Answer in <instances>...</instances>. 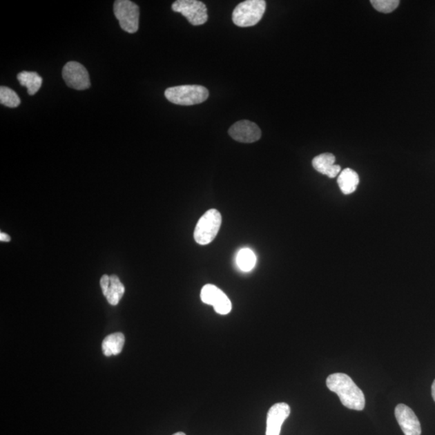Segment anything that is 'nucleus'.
Masks as SVG:
<instances>
[{
	"label": "nucleus",
	"mask_w": 435,
	"mask_h": 435,
	"mask_svg": "<svg viewBox=\"0 0 435 435\" xmlns=\"http://www.w3.org/2000/svg\"><path fill=\"white\" fill-rule=\"evenodd\" d=\"M327 386L336 394L345 407L361 411L365 407V396L349 376L334 374L327 377Z\"/></svg>",
	"instance_id": "f257e3e1"
},
{
	"label": "nucleus",
	"mask_w": 435,
	"mask_h": 435,
	"mask_svg": "<svg viewBox=\"0 0 435 435\" xmlns=\"http://www.w3.org/2000/svg\"><path fill=\"white\" fill-rule=\"evenodd\" d=\"M164 96L171 103L181 106H193L203 103L208 97L209 91L204 86L197 85H185L169 87Z\"/></svg>",
	"instance_id": "f03ea898"
},
{
	"label": "nucleus",
	"mask_w": 435,
	"mask_h": 435,
	"mask_svg": "<svg viewBox=\"0 0 435 435\" xmlns=\"http://www.w3.org/2000/svg\"><path fill=\"white\" fill-rule=\"evenodd\" d=\"M265 9L264 0H246L236 6L232 13V21L239 27L254 26L262 19Z\"/></svg>",
	"instance_id": "7ed1b4c3"
},
{
	"label": "nucleus",
	"mask_w": 435,
	"mask_h": 435,
	"mask_svg": "<svg viewBox=\"0 0 435 435\" xmlns=\"http://www.w3.org/2000/svg\"><path fill=\"white\" fill-rule=\"evenodd\" d=\"M222 224V216L219 211H207L198 220L193 237L198 244L206 245L215 239Z\"/></svg>",
	"instance_id": "20e7f679"
},
{
	"label": "nucleus",
	"mask_w": 435,
	"mask_h": 435,
	"mask_svg": "<svg viewBox=\"0 0 435 435\" xmlns=\"http://www.w3.org/2000/svg\"><path fill=\"white\" fill-rule=\"evenodd\" d=\"M114 13L123 30L128 33L137 32L139 8L137 4L129 0H117L114 3Z\"/></svg>",
	"instance_id": "39448f33"
},
{
	"label": "nucleus",
	"mask_w": 435,
	"mask_h": 435,
	"mask_svg": "<svg viewBox=\"0 0 435 435\" xmlns=\"http://www.w3.org/2000/svg\"><path fill=\"white\" fill-rule=\"evenodd\" d=\"M172 9L181 13L193 26H202L208 19L206 5L197 0H177L173 3Z\"/></svg>",
	"instance_id": "423d86ee"
},
{
	"label": "nucleus",
	"mask_w": 435,
	"mask_h": 435,
	"mask_svg": "<svg viewBox=\"0 0 435 435\" xmlns=\"http://www.w3.org/2000/svg\"><path fill=\"white\" fill-rule=\"evenodd\" d=\"M62 77L70 88L84 90L90 88V81L88 71L77 61H70L63 68Z\"/></svg>",
	"instance_id": "0eeeda50"
},
{
	"label": "nucleus",
	"mask_w": 435,
	"mask_h": 435,
	"mask_svg": "<svg viewBox=\"0 0 435 435\" xmlns=\"http://www.w3.org/2000/svg\"><path fill=\"white\" fill-rule=\"evenodd\" d=\"M202 302L211 304L218 313L225 316L231 311L232 304L229 297L214 284H206L201 291Z\"/></svg>",
	"instance_id": "6e6552de"
},
{
	"label": "nucleus",
	"mask_w": 435,
	"mask_h": 435,
	"mask_svg": "<svg viewBox=\"0 0 435 435\" xmlns=\"http://www.w3.org/2000/svg\"><path fill=\"white\" fill-rule=\"evenodd\" d=\"M395 417L405 435H420L419 420L409 406L399 404L395 408Z\"/></svg>",
	"instance_id": "1a4fd4ad"
},
{
	"label": "nucleus",
	"mask_w": 435,
	"mask_h": 435,
	"mask_svg": "<svg viewBox=\"0 0 435 435\" xmlns=\"http://www.w3.org/2000/svg\"><path fill=\"white\" fill-rule=\"evenodd\" d=\"M229 135L236 142L253 143L261 137V130L258 125L249 120H240L231 126Z\"/></svg>",
	"instance_id": "9d476101"
},
{
	"label": "nucleus",
	"mask_w": 435,
	"mask_h": 435,
	"mask_svg": "<svg viewBox=\"0 0 435 435\" xmlns=\"http://www.w3.org/2000/svg\"><path fill=\"white\" fill-rule=\"evenodd\" d=\"M290 414V407L287 403L275 404L270 408L267 414L266 435H280L282 424Z\"/></svg>",
	"instance_id": "9b49d317"
},
{
	"label": "nucleus",
	"mask_w": 435,
	"mask_h": 435,
	"mask_svg": "<svg viewBox=\"0 0 435 435\" xmlns=\"http://www.w3.org/2000/svg\"><path fill=\"white\" fill-rule=\"evenodd\" d=\"M335 162L336 157L333 154L322 153L313 159L312 164L318 173L335 178L341 173V167Z\"/></svg>",
	"instance_id": "f8f14e48"
},
{
	"label": "nucleus",
	"mask_w": 435,
	"mask_h": 435,
	"mask_svg": "<svg viewBox=\"0 0 435 435\" xmlns=\"http://www.w3.org/2000/svg\"><path fill=\"white\" fill-rule=\"evenodd\" d=\"M338 186L345 195H351L356 190L360 183V177L357 173L351 168H345L338 177Z\"/></svg>",
	"instance_id": "ddd939ff"
},
{
	"label": "nucleus",
	"mask_w": 435,
	"mask_h": 435,
	"mask_svg": "<svg viewBox=\"0 0 435 435\" xmlns=\"http://www.w3.org/2000/svg\"><path fill=\"white\" fill-rule=\"evenodd\" d=\"M124 342V334L119 332L111 334L104 338L102 343V349L106 356H116L122 351Z\"/></svg>",
	"instance_id": "4468645a"
},
{
	"label": "nucleus",
	"mask_w": 435,
	"mask_h": 435,
	"mask_svg": "<svg viewBox=\"0 0 435 435\" xmlns=\"http://www.w3.org/2000/svg\"><path fill=\"white\" fill-rule=\"evenodd\" d=\"M17 79L22 86L26 87L28 95H34L40 90L42 77L36 72L23 71L17 75Z\"/></svg>",
	"instance_id": "2eb2a0df"
},
{
	"label": "nucleus",
	"mask_w": 435,
	"mask_h": 435,
	"mask_svg": "<svg viewBox=\"0 0 435 435\" xmlns=\"http://www.w3.org/2000/svg\"><path fill=\"white\" fill-rule=\"evenodd\" d=\"M125 292L124 285L120 282L117 276L111 275L110 277V285L106 298L113 306H116L122 298Z\"/></svg>",
	"instance_id": "dca6fc26"
},
{
	"label": "nucleus",
	"mask_w": 435,
	"mask_h": 435,
	"mask_svg": "<svg viewBox=\"0 0 435 435\" xmlns=\"http://www.w3.org/2000/svg\"><path fill=\"white\" fill-rule=\"evenodd\" d=\"M236 264L243 272H250L256 264V256L253 250L242 249L236 256Z\"/></svg>",
	"instance_id": "f3484780"
},
{
	"label": "nucleus",
	"mask_w": 435,
	"mask_h": 435,
	"mask_svg": "<svg viewBox=\"0 0 435 435\" xmlns=\"http://www.w3.org/2000/svg\"><path fill=\"white\" fill-rule=\"evenodd\" d=\"M0 103L8 106V108H14L21 104V99L13 90L6 86H1L0 88Z\"/></svg>",
	"instance_id": "a211bd4d"
},
{
	"label": "nucleus",
	"mask_w": 435,
	"mask_h": 435,
	"mask_svg": "<svg viewBox=\"0 0 435 435\" xmlns=\"http://www.w3.org/2000/svg\"><path fill=\"white\" fill-rule=\"evenodd\" d=\"M372 6L380 12L390 13L398 7V0H371Z\"/></svg>",
	"instance_id": "6ab92c4d"
},
{
	"label": "nucleus",
	"mask_w": 435,
	"mask_h": 435,
	"mask_svg": "<svg viewBox=\"0 0 435 435\" xmlns=\"http://www.w3.org/2000/svg\"><path fill=\"white\" fill-rule=\"evenodd\" d=\"M100 284L102 290H103V293L104 296H106V293H108V290L110 285V277L108 275H104L100 280Z\"/></svg>",
	"instance_id": "aec40b11"
},
{
	"label": "nucleus",
	"mask_w": 435,
	"mask_h": 435,
	"mask_svg": "<svg viewBox=\"0 0 435 435\" xmlns=\"http://www.w3.org/2000/svg\"><path fill=\"white\" fill-rule=\"evenodd\" d=\"M0 240H1L2 242H9L10 240H11V237H10L6 233H3V232H1V233H0Z\"/></svg>",
	"instance_id": "412c9836"
},
{
	"label": "nucleus",
	"mask_w": 435,
	"mask_h": 435,
	"mask_svg": "<svg viewBox=\"0 0 435 435\" xmlns=\"http://www.w3.org/2000/svg\"><path fill=\"white\" fill-rule=\"evenodd\" d=\"M432 391L433 399L435 401V380L433 382V385H432Z\"/></svg>",
	"instance_id": "4be33fe9"
},
{
	"label": "nucleus",
	"mask_w": 435,
	"mask_h": 435,
	"mask_svg": "<svg viewBox=\"0 0 435 435\" xmlns=\"http://www.w3.org/2000/svg\"><path fill=\"white\" fill-rule=\"evenodd\" d=\"M173 435H186L185 433L183 432H177L176 434H174Z\"/></svg>",
	"instance_id": "5701e85b"
}]
</instances>
